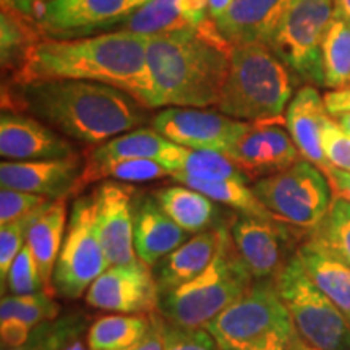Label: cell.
I'll use <instances>...</instances> for the list:
<instances>
[{
    "instance_id": "10",
    "label": "cell",
    "mask_w": 350,
    "mask_h": 350,
    "mask_svg": "<svg viewBox=\"0 0 350 350\" xmlns=\"http://www.w3.org/2000/svg\"><path fill=\"white\" fill-rule=\"evenodd\" d=\"M109 262L98 234L94 196L83 195L75 200L68 217L67 234L57 260L52 288L55 295L80 299Z\"/></svg>"
},
{
    "instance_id": "4",
    "label": "cell",
    "mask_w": 350,
    "mask_h": 350,
    "mask_svg": "<svg viewBox=\"0 0 350 350\" xmlns=\"http://www.w3.org/2000/svg\"><path fill=\"white\" fill-rule=\"evenodd\" d=\"M255 282L230 235L222 226L217 253L203 273L172 291L159 294V313L165 323L187 329H204Z\"/></svg>"
},
{
    "instance_id": "32",
    "label": "cell",
    "mask_w": 350,
    "mask_h": 350,
    "mask_svg": "<svg viewBox=\"0 0 350 350\" xmlns=\"http://www.w3.org/2000/svg\"><path fill=\"white\" fill-rule=\"evenodd\" d=\"M323 72L329 90L350 85V21L336 15L323 41Z\"/></svg>"
},
{
    "instance_id": "7",
    "label": "cell",
    "mask_w": 350,
    "mask_h": 350,
    "mask_svg": "<svg viewBox=\"0 0 350 350\" xmlns=\"http://www.w3.org/2000/svg\"><path fill=\"white\" fill-rule=\"evenodd\" d=\"M297 334L317 350H350V323L312 281L300 256L288 260L274 279Z\"/></svg>"
},
{
    "instance_id": "47",
    "label": "cell",
    "mask_w": 350,
    "mask_h": 350,
    "mask_svg": "<svg viewBox=\"0 0 350 350\" xmlns=\"http://www.w3.org/2000/svg\"><path fill=\"white\" fill-rule=\"evenodd\" d=\"M232 3H234V0H209V16L213 20L221 18L229 10Z\"/></svg>"
},
{
    "instance_id": "24",
    "label": "cell",
    "mask_w": 350,
    "mask_h": 350,
    "mask_svg": "<svg viewBox=\"0 0 350 350\" xmlns=\"http://www.w3.org/2000/svg\"><path fill=\"white\" fill-rule=\"evenodd\" d=\"M187 148L170 142L154 129H137L100 143L86 154V161L150 159L164 164L170 172Z\"/></svg>"
},
{
    "instance_id": "6",
    "label": "cell",
    "mask_w": 350,
    "mask_h": 350,
    "mask_svg": "<svg viewBox=\"0 0 350 350\" xmlns=\"http://www.w3.org/2000/svg\"><path fill=\"white\" fill-rule=\"evenodd\" d=\"M204 329L219 350H287L297 332L274 279L253 282Z\"/></svg>"
},
{
    "instance_id": "30",
    "label": "cell",
    "mask_w": 350,
    "mask_h": 350,
    "mask_svg": "<svg viewBox=\"0 0 350 350\" xmlns=\"http://www.w3.org/2000/svg\"><path fill=\"white\" fill-rule=\"evenodd\" d=\"M175 182L182 185L193 188L200 193L206 195L216 203L226 204L239 214H247V216L258 217H271L268 209L261 204V201L256 198L252 188L247 187V183H240L235 180H203V178H195L190 175L172 174Z\"/></svg>"
},
{
    "instance_id": "27",
    "label": "cell",
    "mask_w": 350,
    "mask_h": 350,
    "mask_svg": "<svg viewBox=\"0 0 350 350\" xmlns=\"http://www.w3.org/2000/svg\"><path fill=\"white\" fill-rule=\"evenodd\" d=\"M152 313L107 314L96 319L86 334L90 350H122L130 347L146 334Z\"/></svg>"
},
{
    "instance_id": "23",
    "label": "cell",
    "mask_w": 350,
    "mask_h": 350,
    "mask_svg": "<svg viewBox=\"0 0 350 350\" xmlns=\"http://www.w3.org/2000/svg\"><path fill=\"white\" fill-rule=\"evenodd\" d=\"M312 281L350 323V266L334 255L317 235L306 237L297 250Z\"/></svg>"
},
{
    "instance_id": "34",
    "label": "cell",
    "mask_w": 350,
    "mask_h": 350,
    "mask_svg": "<svg viewBox=\"0 0 350 350\" xmlns=\"http://www.w3.org/2000/svg\"><path fill=\"white\" fill-rule=\"evenodd\" d=\"M88 323L90 319L80 312L44 321L33 327L29 339L21 347L10 350H64L81 338Z\"/></svg>"
},
{
    "instance_id": "29",
    "label": "cell",
    "mask_w": 350,
    "mask_h": 350,
    "mask_svg": "<svg viewBox=\"0 0 350 350\" xmlns=\"http://www.w3.org/2000/svg\"><path fill=\"white\" fill-rule=\"evenodd\" d=\"M2 29V67L15 75L23 67L29 52L39 41H42L41 29L29 15H25L15 7H2L0 15Z\"/></svg>"
},
{
    "instance_id": "14",
    "label": "cell",
    "mask_w": 350,
    "mask_h": 350,
    "mask_svg": "<svg viewBox=\"0 0 350 350\" xmlns=\"http://www.w3.org/2000/svg\"><path fill=\"white\" fill-rule=\"evenodd\" d=\"M224 154L250 180L281 172L300 161V152L282 117L250 122Z\"/></svg>"
},
{
    "instance_id": "19",
    "label": "cell",
    "mask_w": 350,
    "mask_h": 350,
    "mask_svg": "<svg viewBox=\"0 0 350 350\" xmlns=\"http://www.w3.org/2000/svg\"><path fill=\"white\" fill-rule=\"evenodd\" d=\"M188 232L172 221L161 208L154 195L135 196L133 201V245L137 256L148 266H154L183 242Z\"/></svg>"
},
{
    "instance_id": "40",
    "label": "cell",
    "mask_w": 350,
    "mask_h": 350,
    "mask_svg": "<svg viewBox=\"0 0 350 350\" xmlns=\"http://www.w3.org/2000/svg\"><path fill=\"white\" fill-rule=\"evenodd\" d=\"M323 150L331 167L350 172V135L336 124L327 120L323 129Z\"/></svg>"
},
{
    "instance_id": "38",
    "label": "cell",
    "mask_w": 350,
    "mask_h": 350,
    "mask_svg": "<svg viewBox=\"0 0 350 350\" xmlns=\"http://www.w3.org/2000/svg\"><path fill=\"white\" fill-rule=\"evenodd\" d=\"M5 288L10 295H28L46 291L41 273H39L38 261L28 243L21 248L18 256L13 261L2 292H5Z\"/></svg>"
},
{
    "instance_id": "49",
    "label": "cell",
    "mask_w": 350,
    "mask_h": 350,
    "mask_svg": "<svg viewBox=\"0 0 350 350\" xmlns=\"http://www.w3.org/2000/svg\"><path fill=\"white\" fill-rule=\"evenodd\" d=\"M287 350H317V349L312 347V345L306 344L305 340L301 339L300 336L295 332V336H294V338H292V340H291V344H288Z\"/></svg>"
},
{
    "instance_id": "5",
    "label": "cell",
    "mask_w": 350,
    "mask_h": 350,
    "mask_svg": "<svg viewBox=\"0 0 350 350\" xmlns=\"http://www.w3.org/2000/svg\"><path fill=\"white\" fill-rule=\"evenodd\" d=\"M294 86L292 72L268 46H232L229 75L217 109L235 120L279 119L291 103Z\"/></svg>"
},
{
    "instance_id": "28",
    "label": "cell",
    "mask_w": 350,
    "mask_h": 350,
    "mask_svg": "<svg viewBox=\"0 0 350 350\" xmlns=\"http://www.w3.org/2000/svg\"><path fill=\"white\" fill-rule=\"evenodd\" d=\"M198 29L178 12L175 0H148L131 15L122 20L112 31H129L142 36L193 31Z\"/></svg>"
},
{
    "instance_id": "2",
    "label": "cell",
    "mask_w": 350,
    "mask_h": 350,
    "mask_svg": "<svg viewBox=\"0 0 350 350\" xmlns=\"http://www.w3.org/2000/svg\"><path fill=\"white\" fill-rule=\"evenodd\" d=\"M3 109L29 112L65 138L106 143L146 122L139 100L117 88L93 81L51 80L8 88Z\"/></svg>"
},
{
    "instance_id": "13",
    "label": "cell",
    "mask_w": 350,
    "mask_h": 350,
    "mask_svg": "<svg viewBox=\"0 0 350 350\" xmlns=\"http://www.w3.org/2000/svg\"><path fill=\"white\" fill-rule=\"evenodd\" d=\"M151 126L163 137L188 150L226 152L250 122L235 120L222 112L196 107H167L151 119Z\"/></svg>"
},
{
    "instance_id": "48",
    "label": "cell",
    "mask_w": 350,
    "mask_h": 350,
    "mask_svg": "<svg viewBox=\"0 0 350 350\" xmlns=\"http://www.w3.org/2000/svg\"><path fill=\"white\" fill-rule=\"evenodd\" d=\"M334 15L350 21V0H334Z\"/></svg>"
},
{
    "instance_id": "53",
    "label": "cell",
    "mask_w": 350,
    "mask_h": 350,
    "mask_svg": "<svg viewBox=\"0 0 350 350\" xmlns=\"http://www.w3.org/2000/svg\"><path fill=\"white\" fill-rule=\"evenodd\" d=\"M144 2H148V0H144Z\"/></svg>"
},
{
    "instance_id": "54",
    "label": "cell",
    "mask_w": 350,
    "mask_h": 350,
    "mask_svg": "<svg viewBox=\"0 0 350 350\" xmlns=\"http://www.w3.org/2000/svg\"><path fill=\"white\" fill-rule=\"evenodd\" d=\"M64 350H67V349H64Z\"/></svg>"
},
{
    "instance_id": "3",
    "label": "cell",
    "mask_w": 350,
    "mask_h": 350,
    "mask_svg": "<svg viewBox=\"0 0 350 350\" xmlns=\"http://www.w3.org/2000/svg\"><path fill=\"white\" fill-rule=\"evenodd\" d=\"M232 46L209 18L193 31L148 36V68L157 107L217 106Z\"/></svg>"
},
{
    "instance_id": "26",
    "label": "cell",
    "mask_w": 350,
    "mask_h": 350,
    "mask_svg": "<svg viewBox=\"0 0 350 350\" xmlns=\"http://www.w3.org/2000/svg\"><path fill=\"white\" fill-rule=\"evenodd\" d=\"M152 195L170 219L188 234H198L219 226L216 201L193 188L185 185L164 187Z\"/></svg>"
},
{
    "instance_id": "39",
    "label": "cell",
    "mask_w": 350,
    "mask_h": 350,
    "mask_svg": "<svg viewBox=\"0 0 350 350\" xmlns=\"http://www.w3.org/2000/svg\"><path fill=\"white\" fill-rule=\"evenodd\" d=\"M46 196H39L26 191L10 190V188H2L0 191V224H10V222L18 221V219L28 216L38 208L49 203Z\"/></svg>"
},
{
    "instance_id": "35",
    "label": "cell",
    "mask_w": 350,
    "mask_h": 350,
    "mask_svg": "<svg viewBox=\"0 0 350 350\" xmlns=\"http://www.w3.org/2000/svg\"><path fill=\"white\" fill-rule=\"evenodd\" d=\"M55 294L41 291L28 295H3L0 301V321L2 319H20L28 326H38L60 317V305L55 301Z\"/></svg>"
},
{
    "instance_id": "1",
    "label": "cell",
    "mask_w": 350,
    "mask_h": 350,
    "mask_svg": "<svg viewBox=\"0 0 350 350\" xmlns=\"http://www.w3.org/2000/svg\"><path fill=\"white\" fill-rule=\"evenodd\" d=\"M148 36L111 31L91 38L42 39L29 52L13 85L78 80L117 88L156 109V93L146 59Z\"/></svg>"
},
{
    "instance_id": "46",
    "label": "cell",
    "mask_w": 350,
    "mask_h": 350,
    "mask_svg": "<svg viewBox=\"0 0 350 350\" xmlns=\"http://www.w3.org/2000/svg\"><path fill=\"white\" fill-rule=\"evenodd\" d=\"M47 2H51V0H13V7L25 15L31 16L34 10L46 5Z\"/></svg>"
},
{
    "instance_id": "11",
    "label": "cell",
    "mask_w": 350,
    "mask_h": 350,
    "mask_svg": "<svg viewBox=\"0 0 350 350\" xmlns=\"http://www.w3.org/2000/svg\"><path fill=\"white\" fill-rule=\"evenodd\" d=\"M310 234L274 216L239 214L230 222L232 240L255 281L275 279Z\"/></svg>"
},
{
    "instance_id": "42",
    "label": "cell",
    "mask_w": 350,
    "mask_h": 350,
    "mask_svg": "<svg viewBox=\"0 0 350 350\" xmlns=\"http://www.w3.org/2000/svg\"><path fill=\"white\" fill-rule=\"evenodd\" d=\"M33 327L25 325L20 319H2L0 321V340L2 350H10L21 347L29 339Z\"/></svg>"
},
{
    "instance_id": "16",
    "label": "cell",
    "mask_w": 350,
    "mask_h": 350,
    "mask_svg": "<svg viewBox=\"0 0 350 350\" xmlns=\"http://www.w3.org/2000/svg\"><path fill=\"white\" fill-rule=\"evenodd\" d=\"M96 222L104 253L111 265L137 260L133 245V201L137 190L124 182L104 180L93 191Z\"/></svg>"
},
{
    "instance_id": "51",
    "label": "cell",
    "mask_w": 350,
    "mask_h": 350,
    "mask_svg": "<svg viewBox=\"0 0 350 350\" xmlns=\"http://www.w3.org/2000/svg\"><path fill=\"white\" fill-rule=\"evenodd\" d=\"M67 350H86V347H85V344H83L81 339H77L75 342H72L68 345Z\"/></svg>"
},
{
    "instance_id": "33",
    "label": "cell",
    "mask_w": 350,
    "mask_h": 350,
    "mask_svg": "<svg viewBox=\"0 0 350 350\" xmlns=\"http://www.w3.org/2000/svg\"><path fill=\"white\" fill-rule=\"evenodd\" d=\"M172 174L190 175V177L203 178V180L250 182V178L232 163L224 152L211 150H188L187 148L177 164L174 165Z\"/></svg>"
},
{
    "instance_id": "22",
    "label": "cell",
    "mask_w": 350,
    "mask_h": 350,
    "mask_svg": "<svg viewBox=\"0 0 350 350\" xmlns=\"http://www.w3.org/2000/svg\"><path fill=\"white\" fill-rule=\"evenodd\" d=\"M222 226L198 232L152 266L159 294L183 286L208 268L217 253Z\"/></svg>"
},
{
    "instance_id": "25",
    "label": "cell",
    "mask_w": 350,
    "mask_h": 350,
    "mask_svg": "<svg viewBox=\"0 0 350 350\" xmlns=\"http://www.w3.org/2000/svg\"><path fill=\"white\" fill-rule=\"evenodd\" d=\"M67 226V198L54 200L34 221L26 240L38 261L44 287L52 294H55L52 288V275L62 250Z\"/></svg>"
},
{
    "instance_id": "18",
    "label": "cell",
    "mask_w": 350,
    "mask_h": 350,
    "mask_svg": "<svg viewBox=\"0 0 350 350\" xmlns=\"http://www.w3.org/2000/svg\"><path fill=\"white\" fill-rule=\"evenodd\" d=\"M0 156L7 161L64 159L77 156L75 148L36 117L21 112L3 111L0 117Z\"/></svg>"
},
{
    "instance_id": "45",
    "label": "cell",
    "mask_w": 350,
    "mask_h": 350,
    "mask_svg": "<svg viewBox=\"0 0 350 350\" xmlns=\"http://www.w3.org/2000/svg\"><path fill=\"white\" fill-rule=\"evenodd\" d=\"M326 175L329 178L331 188L334 191L336 198L350 201V172L332 167L331 170H327Z\"/></svg>"
},
{
    "instance_id": "50",
    "label": "cell",
    "mask_w": 350,
    "mask_h": 350,
    "mask_svg": "<svg viewBox=\"0 0 350 350\" xmlns=\"http://www.w3.org/2000/svg\"><path fill=\"white\" fill-rule=\"evenodd\" d=\"M334 120L336 124H338L340 129L344 131H347L350 135V112H342V113H338V116H334Z\"/></svg>"
},
{
    "instance_id": "15",
    "label": "cell",
    "mask_w": 350,
    "mask_h": 350,
    "mask_svg": "<svg viewBox=\"0 0 350 350\" xmlns=\"http://www.w3.org/2000/svg\"><path fill=\"white\" fill-rule=\"evenodd\" d=\"M146 3L144 0H51L39 10L42 34L80 38L94 31L111 33L122 20Z\"/></svg>"
},
{
    "instance_id": "43",
    "label": "cell",
    "mask_w": 350,
    "mask_h": 350,
    "mask_svg": "<svg viewBox=\"0 0 350 350\" xmlns=\"http://www.w3.org/2000/svg\"><path fill=\"white\" fill-rule=\"evenodd\" d=\"M164 334H165V319L159 312L152 313V323L146 334L142 339L131 344L130 347L122 350H164Z\"/></svg>"
},
{
    "instance_id": "44",
    "label": "cell",
    "mask_w": 350,
    "mask_h": 350,
    "mask_svg": "<svg viewBox=\"0 0 350 350\" xmlns=\"http://www.w3.org/2000/svg\"><path fill=\"white\" fill-rule=\"evenodd\" d=\"M325 106L329 116H338L342 112H350V85L344 90H334L325 94Z\"/></svg>"
},
{
    "instance_id": "17",
    "label": "cell",
    "mask_w": 350,
    "mask_h": 350,
    "mask_svg": "<svg viewBox=\"0 0 350 350\" xmlns=\"http://www.w3.org/2000/svg\"><path fill=\"white\" fill-rule=\"evenodd\" d=\"M85 164L78 156L42 161H3L0 185L49 200L68 198L80 193V177Z\"/></svg>"
},
{
    "instance_id": "36",
    "label": "cell",
    "mask_w": 350,
    "mask_h": 350,
    "mask_svg": "<svg viewBox=\"0 0 350 350\" xmlns=\"http://www.w3.org/2000/svg\"><path fill=\"white\" fill-rule=\"evenodd\" d=\"M313 234L350 266V201L334 198L329 213Z\"/></svg>"
},
{
    "instance_id": "41",
    "label": "cell",
    "mask_w": 350,
    "mask_h": 350,
    "mask_svg": "<svg viewBox=\"0 0 350 350\" xmlns=\"http://www.w3.org/2000/svg\"><path fill=\"white\" fill-rule=\"evenodd\" d=\"M164 350H219L206 329H187L165 323Z\"/></svg>"
},
{
    "instance_id": "20",
    "label": "cell",
    "mask_w": 350,
    "mask_h": 350,
    "mask_svg": "<svg viewBox=\"0 0 350 350\" xmlns=\"http://www.w3.org/2000/svg\"><path fill=\"white\" fill-rule=\"evenodd\" d=\"M292 0H234L221 18L214 20L230 46L268 44Z\"/></svg>"
},
{
    "instance_id": "9",
    "label": "cell",
    "mask_w": 350,
    "mask_h": 350,
    "mask_svg": "<svg viewBox=\"0 0 350 350\" xmlns=\"http://www.w3.org/2000/svg\"><path fill=\"white\" fill-rule=\"evenodd\" d=\"M334 18V0H292L266 46L299 80L325 86L323 41Z\"/></svg>"
},
{
    "instance_id": "21",
    "label": "cell",
    "mask_w": 350,
    "mask_h": 350,
    "mask_svg": "<svg viewBox=\"0 0 350 350\" xmlns=\"http://www.w3.org/2000/svg\"><path fill=\"white\" fill-rule=\"evenodd\" d=\"M327 120L329 113L317 88L304 86L288 103L286 125L297 150L304 159L318 165L325 174L332 169L325 156L321 139Z\"/></svg>"
},
{
    "instance_id": "12",
    "label": "cell",
    "mask_w": 350,
    "mask_h": 350,
    "mask_svg": "<svg viewBox=\"0 0 350 350\" xmlns=\"http://www.w3.org/2000/svg\"><path fill=\"white\" fill-rule=\"evenodd\" d=\"M86 304L122 314L159 312V288L151 266L137 258L111 265L88 288Z\"/></svg>"
},
{
    "instance_id": "52",
    "label": "cell",
    "mask_w": 350,
    "mask_h": 350,
    "mask_svg": "<svg viewBox=\"0 0 350 350\" xmlns=\"http://www.w3.org/2000/svg\"><path fill=\"white\" fill-rule=\"evenodd\" d=\"M2 7H13V0H2Z\"/></svg>"
},
{
    "instance_id": "37",
    "label": "cell",
    "mask_w": 350,
    "mask_h": 350,
    "mask_svg": "<svg viewBox=\"0 0 350 350\" xmlns=\"http://www.w3.org/2000/svg\"><path fill=\"white\" fill-rule=\"evenodd\" d=\"M51 203L52 201L46 203L41 208H38L36 211L28 214V216L0 227V281H2V287L5 286L8 271H10L13 261L18 256L21 248L26 245L29 229H31L34 221L39 217V214L49 206Z\"/></svg>"
},
{
    "instance_id": "8",
    "label": "cell",
    "mask_w": 350,
    "mask_h": 350,
    "mask_svg": "<svg viewBox=\"0 0 350 350\" xmlns=\"http://www.w3.org/2000/svg\"><path fill=\"white\" fill-rule=\"evenodd\" d=\"M252 190L275 219L304 230L317 229L334 201L327 175L306 159L258 178Z\"/></svg>"
},
{
    "instance_id": "31",
    "label": "cell",
    "mask_w": 350,
    "mask_h": 350,
    "mask_svg": "<svg viewBox=\"0 0 350 350\" xmlns=\"http://www.w3.org/2000/svg\"><path fill=\"white\" fill-rule=\"evenodd\" d=\"M172 172L164 164L150 159H112L86 161L80 177V191L88 183L99 180L116 182H150L170 177Z\"/></svg>"
}]
</instances>
